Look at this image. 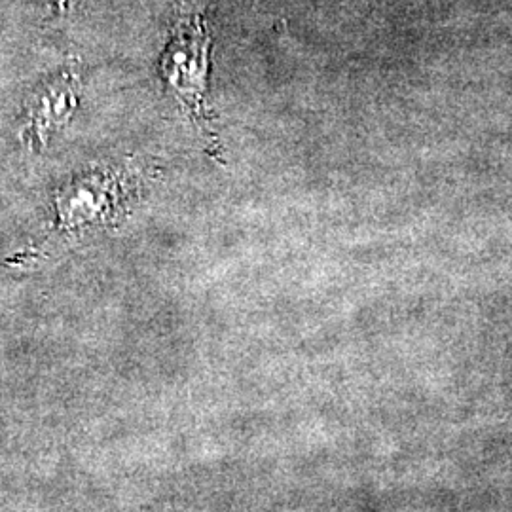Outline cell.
Returning a JSON list of instances; mask_svg holds the SVG:
<instances>
[{
  "instance_id": "obj_1",
  "label": "cell",
  "mask_w": 512,
  "mask_h": 512,
  "mask_svg": "<svg viewBox=\"0 0 512 512\" xmlns=\"http://www.w3.org/2000/svg\"><path fill=\"white\" fill-rule=\"evenodd\" d=\"M205 73L207 33L203 27L202 10L194 0H186L183 18L177 23V33L162 59V74L200 124L205 118Z\"/></svg>"
},
{
  "instance_id": "obj_2",
  "label": "cell",
  "mask_w": 512,
  "mask_h": 512,
  "mask_svg": "<svg viewBox=\"0 0 512 512\" xmlns=\"http://www.w3.org/2000/svg\"><path fill=\"white\" fill-rule=\"evenodd\" d=\"M42 2H46L48 6H52V8L59 10V12H65V10H69L73 4H76L78 0H42Z\"/></svg>"
}]
</instances>
